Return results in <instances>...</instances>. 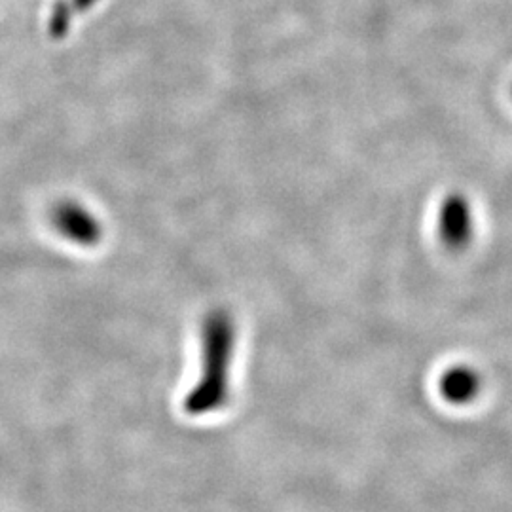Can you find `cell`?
Here are the masks:
<instances>
[{"label": "cell", "mask_w": 512, "mask_h": 512, "mask_svg": "<svg viewBox=\"0 0 512 512\" xmlns=\"http://www.w3.org/2000/svg\"><path fill=\"white\" fill-rule=\"evenodd\" d=\"M50 222L61 238L78 247H97L105 234L99 217L78 200L55 203L50 211Z\"/></svg>", "instance_id": "cell-2"}, {"label": "cell", "mask_w": 512, "mask_h": 512, "mask_svg": "<svg viewBox=\"0 0 512 512\" xmlns=\"http://www.w3.org/2000/svg\"><path fill=\"white\" fill-rule=\"evenodd\" d=\"M475 232V220L469 203L461 196H452L442 203L439 213V236L442 245L450 251L469 247Z\"/></svg>", "instance_id": "cell-3"}, {"label": "cell", "mask_w": 512, "mask_h": 512, "mask_svg": "<svg viewBox=\"0 0 512 512\" xmlns=\"http://www.w3.org/2000/svg\"><path fill=\"white\" fill-rule=\"evenodd\" d=\"M236 323L228 311H211L202 325V374L184 397L188 416L202 418L219 412L230 401L232 361L236 353Z\"/></svg>", "instance_id": "cell-1"}, {"label": "cell", "mask_w": 512, "mask_h": 512, "mask_svg": "<svg viewBox=\"0 0 512 512\" xmlns=\"http://www.w3.org/2000/svg\"><path fill=\"white\" fill-rule=\"evenodd\" d=\"M482 387V380L475 368L458 365L448 368L440 378V395L446 403L463 406L473 403Z\"/></svg>", "instance_id": "cell-4"}, {"label": "cell", "mask_w": 512, "mask_h": 512, "mask_svg": "<svg viewBox=\"0 0 512 512\" xmlns=\"http://www.w3.org/2000/svg\"><path fill=\"white\" fill-rule=\"evenodd\" d=\"M67 2H69L71 12H73L74 18H76V16H82V14L90 12L101 0H67Z\"/></svg>", "instance_id": "cell-5"}]
</instances>
